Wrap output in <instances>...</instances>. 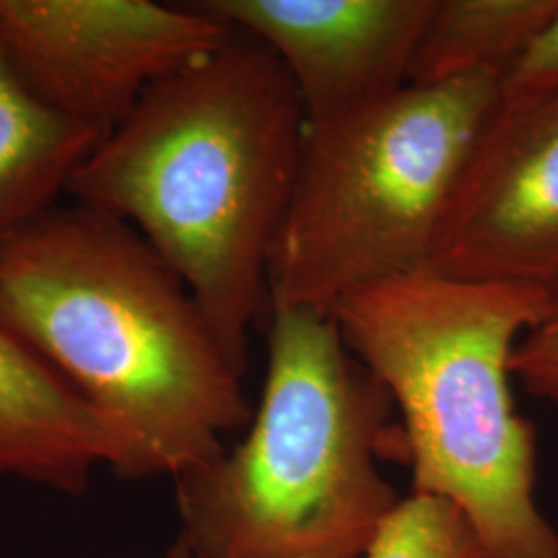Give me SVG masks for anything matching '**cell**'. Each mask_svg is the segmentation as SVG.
I'll return each instance as SVG.
<instances>
[{
	"mask_svg": "<svg viewBox=\"0 0 558 558\" xmlns=\"http://www.w3.org/2000/svg\"><path fill=\"white\" fill-rule=\"evenodd\" d=\"M306 124L278 57L228 27L220 46L147 89L66 186L71 201L126 221L156 248L242 377L251 336L269 317V260Z\"/></svg>",
	"mask_w": 558,
	"mask_h": 558,
	"instance_id": "6da1fadb",
	"label": "cell"
},
{
	"mask_svg": "<svg viewBox=\"0 0 558 558\" xmlns=\"http://www.w3.org/2000/svg\"><path fill=\"white\" fill-rule=\"evenodd\" d=\"M0 327L100 418L119 478L177 480L253 420L179 274L94 207L57 203L0 244Z\"/></svg>",
	"mask_w": 558,
	"mask_h": 558,
	"instance_id": "7a4b0ae2",
	"label": "cell"
},
{
	"mask_svg": "<svg viewBox=\"0 0 558 558\" xmlns=\"http://www.w3.org/2000/svg\"><path fill=\"white\" fill-rule=\"evenodd\" d=\"M553 300L430 267L366 286L333 311L348 350L393 399L414 495L449 500L484 558H558L536 502V430L511 393L519 339Z\"/></svg>",
	"mask_w": 558,
	"mask_h": 558,
	"instance_id": "3957f363",
	"label": "cell"
},
{
	"mask_svg": "<svg viewBox=\"0 0 558 558\" xmlns=\"http://www.w3.org/2000/svg\"><path fill=\"white\" fill-rule=\"evenodd\" d=\"M246 437L174 480L193 558H362L401 497L379 463L408 449L396 403L333 315L271 308Z\"/></svg>",
	"mask_w": 558,
	"mask_h": 558,
	"instance_id": "277c9868",
	"label": "cell"
},
{
	"mask_svg": "<svg viewBox=\"0 0 558 558\" xmlns=\"http://www.w3.org/2000/svg\"><path fill=\"white\" fill-rule=\"evenodd\" d=\"M499 73L410 83L339 119L306 124L299 179L269 260V311L333 315L366 286L428 267Z\"/></svg>",
	"mask_w": 558,
	"mask_h": 558,
	"instance_id": "5b68a950",
	"label": "cell"
},
{
	"mask_svg": "<svg viewBox=\"0 0 558 558\" xmlns=\"http://www.w3.org/2000/svg\"><path fill=\"white\" fill-rule=\"evenodd\" d=\"M226 36L197 2L0 0V50L13 73L46 108L104 137L147 89Z\"/></svg>",
	"mask_w": 558,
	"mask_h": 558,
	"instance_id": "8992f818",
	"label": "cell"
},
{
	"mask_svg": "<svg viewBox=\"0 0 558 558\" xmlns=\"http://www.w3.org/2000/svg\"><path fill=\"white\" fill-rule=\"evenodd\" d=\"M430 269L558 300V87L500 98L449 203Z\"/></svg>",
	"mask_w": 558,
	"mask_h": 558,
	"instance_id": "52a82bcc",
	"label": "cell"
},
{
	"mask_svg": "<svg viewBox=\"0 0 558 558\" xmlns=\"http://www.w3.org/2000/svg\"><path fill=\"white\" fill-rule=\"evenodd\" d=\"M263 41L299 92L306 122L345 117L410 85L435 0H201Z\"/></svg>",
	"mask_w": 558,
	"mask_h": 558,
	"instance_id": "ba28073f",
	"label": "cell"
},
{
	"mask_svg": "<svg viewBox=\"0 0 558 558\" xmlns=\"http://www.w3.org/2000/svg\"><path fill=\"white\" fill-rule=\"evenodd\" d=\"M110 442L92 408L0 327V478L83 495Z\"/></svg>",
	"mask_w": 558,
	"mask_h": 558,
	"instance_id": "9c48e42d",
	"label": "cell"
},
{
	"mask_svg": "<svg viewBox=\"0 0 558 558\" xmlns=\"http://www.w3.org/2000/svg\"><path fill=\"white\" fill-rule=\"evenodd\" d=\"M104 135L46 108L0 50V244L66 195Z\"/></svg>",
	"mask_w": 558,
	"mask_h": 558,
	"instance_id": "30bf717a",
	"label": "cell"
},
{
	"mask_svg": "<svg viewBox=\"0 0 558 558\" xmlns=\"http://www.w3.org/2000/svg\"><path fill=\"white\" fill-rule=\"evenodd\" d=\"M557 7L558 0H435L410 83L502 77Z\"/></svg>",
	"mask_w": 558,
	"mask_h": 558,
	"instance_id": "8fae6325",
	"label": "cell"
},
{
	"mask_svg": "<svg viewBox=\"0 0 558 558\" xmlns=\"http://www.w3.org/2000/svg\"><path fill=\"white\" fill-rule=\"evenodd\" d=\"M362 558H484L472 523L449 500L401 499Z\"/></svg>",
	"mask_w": 558,
	"mask_h": 558,
	"instance_id": "7c38bea8",
	"label": "cell"
},
{
	"mask_svg": "<svg viewBox=\"0 0 558 558\" xmlns=\"http://www.w3.org/2000/svg\"><path fill=\"white\" fill-rule=\"evenodd\" d=\"M511 377L530 396L558 405V300L519 339L511 359Z\"/></svg>",
	"mask_w": 558,
	"mask_h": 558,
	"instance_id": "4fadbf2b",
	"label": "cell"
},
{
	"mask_svg": "<svg viewBox=\"0 0 558 558\" xmlns=\"http://www.w3.org/2000/svg\"><path fill=\"white\" fill-rule=\"evenodd\" d=\"M558 87V7L500 77V98H525Z\"/></svg>",
	"mask_w": 558,
	"mask_h": 558,
	"instance_id": "5bb4252c",
	"label": "cell"
},
{
	"mask_svg": "<svg viewBox=\"0 0 558 558\" xmlns=\"http://www.w3.org/2000/svg\"><path fill=\"white\" fill-rule=\"evenodd\" d=\"M166 558H193V555H191V550L186 548V544H184V542L177 539V542H174V546L168 550V557Z\"/></svg>",
	"mask_w": 558,
	"mask_h": 558,
	"instance_id": "9a60e30c",
	"label": "cell"
}]
</instances>
